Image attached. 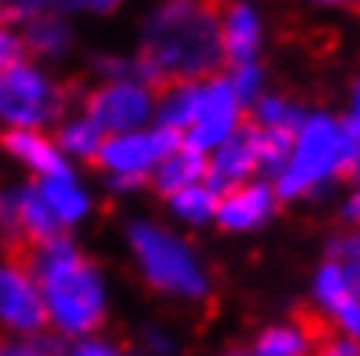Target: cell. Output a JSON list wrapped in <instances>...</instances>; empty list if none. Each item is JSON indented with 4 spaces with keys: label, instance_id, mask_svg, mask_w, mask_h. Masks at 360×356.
Masks as SVG:
<instances>
[{
    "label": "cell",
    "instance_id": "6da1fadb",
    "mask_svg": "<svg viewBox=\"0 0 360 356\" xmlns=\"http://www.w3.org/2000/svg\"><path fill=\"white\" fill-rule=\"evenodd\" d=\"M225 0H163L142 25L135 73L149 90L212 80L225 66L222 55Z\"/></svg>",
    "mask_w": 360,
    "mask_h": 356
},
{
    "label": "cell",
    "instance_id": "7a4b0ae2",
    "mask_svg": "<svg viewBox=\"0 0 360 356\" xmlns=\"http://www.w3.org/2000/svg\"><path fill=\"white\" fill-rule=\"evenodd\" d=\"M32 273L49 308V322L63 336H90L104 325V284L97 267L66 239L42 246L32 260Z\"/></svg>",
    "mask_w": 360,
    "mask_h": 356
},
{
    "label": "cell",
    "instance_id": "3957f363",
    "mask_svg": "<svg viewBox=\"0 0 360 356\" xmlns=\"http://www.w3.org/2000/svg\"><path fill=\"white\" fill-rule=\"evenodd\" d=\"M347 159H350V135L343 128V118L329 114H305V121L295 132L291 156L284 170L274 177L277 197H309L322 190L326 183L347 177Z\"/></svg>",
    "mask_w": 360,
    "mask_h": 356
},
{
    "label": "cell",
    "instance_id": "277c9868",
    "mask_svg": "<svg viewBox=\"0 0 360 356\" xmlns=\"http://www.w3.org/2000/svg\"><path fill=\"white\" fill-rule=\"evenodd\" d=\"M129 239H132L135 260L142 263L149 287L167 291V294H184V298H205L208 291L205 273L180 239H174L170 232L156 225H135Z\"/></svg>",
    "mask_w": 360,
    "mask_h": 356
},
{
    "label": "cell",
    "instance_id": "5b68a950",
    "mask_svg": "<svg viewBox=\"0 0 360 356\" xmlns=\"http://www.w3.org/2000/svg\"><path fill=\"white\" fill-rule=\"evenodd\" d=\"M70 104V90L56 87L39 70L25 62L11 66L0 77V118L21 128H39L45 121H56Z\"/></svg>",
    "mask_w": 360,
    "mask_h": 356
},
{
    "label": "cell",
    "instance_id": "8992f818",
    "mask_svg": "<svg viewBox=\"0 0 360 356\" xmlns=\"http://www.w3.org/2000/svg\"><path fill=\"white\" fill-rule=\"evenodd\" d=\"M0 325L21 336H42L52 325L32 267L7 253H0Z\"/></svg>",
    "mask_w": 360,
    "mask_h": 356
},
{
    "label": "cell",
    "instance_id": "52a82bcc",
    "mask_svg": "<svg viewBox=\"0 0 360 356\" xmlns=\"http://www.w3.org/2000/svg\"><path fill=\"white\" fill-rule=\"evenodd\" d=\"M184 142V132L177 128H156V132H122L108 135L94 156V166L115 173V177H142L149 180V170H156V163L163 156H170Z\"/></svg>",
    "mask_w": 360,
    "mask_h": 356
},
{
    "label": "cell",
    "instance_id": "ba28073f",
    "mask_svg": "<svg viewBox=\"0 0 360 356\" xmlns=\"http://www.w3.org/2000/svg\"><path fill=\"white\" fill-rule=\"evenodd\" d=\"M153 107V90L142 80H111L104 87L87 90L84 111L104 135L135 132Z\"/></svg>",
    "mask_w": 360,
    "mask_h": 356
},
{
    "label": "cell",
    "instance_id": "9c48e42d",
    "mask_svg": "<svg viewBox=\"0 0 360 356\" xmlns=\"http://www.w3.org/2000/svg\"><path fill=\"white\" fill-rule=\"evenodd\" d=\"M312 298H315V312L322 315L333 329L360 339V291L350 284L347 270L340 267L336 260H326L322 267L315 270Z\"/></svg>",
    "mask_w": 360,
    "mask_h": 356
},
{
    "label": "cell",
    "instance_id": "30bf717a",
    "mask_svg": "<svg viewBox=\"0 0 360 356\" xmlns=\"http://www.w3.org/2000/svg\"><path fill=\"white\" fill-rule=\"evenodd\" d=\"M277 190L274 183H236L219 194V208H215V218L225 232H250L257 225H264L277 211Z\"/></svg>",
    "mask_w": 360,
    "mask_h": 356
},
{
    "label": "cell",
    "instance_id": "8fae6325",
    "mask_svg": "<svg viewBox=\"0 0 360 356\" xmlns=\"http://www.w3.org/2000/svg\"><path fill=\"white\" fill-rule=\"evenodd\" d=\"M333 329L315 308H298L291 315V322H281V325H270L260 332L253 356H312L315 339Z\"/></svg>",
    "mask_w": 360,
    "mask_h": 356
},
{
    "label": "cell",
    "instance_id": "7c38bea8",
    "mask_svg": "<svg viewBox=\"0 0 360 356\" xmlns=\"http://www.w3.org/2000/svg\"><path fill=\"white\" fill-rule=\"evenodd\" d=\"M239 118H243V104H239L232 84H229V80H215V84H208L201 114H198V121L187 128L184 138L194 142V145H201V149H205V145H215V142H222L225 135L239 125Z\"/></svg>",
    "mask_w": 360,
    "mask_h": 356
},
{
    "label": "cell",
    "instance_id": "4fadbf2b",
    "mask_svg": "<svg viewBox=\"0 0 360 356\" xmlns=\"http://www.w3.org/2000/svg\"><path fill=\"white\" fill-rule=\"evenodd\" d=\"M260 48V18L250 4L243 0H225L222 11V55L225 66H246L257 62Z\"/></svg>",
    "mask_w": 360,
    "mask_h": 356
},
{
    "label": "cell",
    "instance_id": "5bb4252c",
    "mask_svg": "<svg viewBox=\"0 0 360 356\" xmlns=\"http://www.w3.org/2000/svg\"><path fill=\"white\" fill-rule=\"evenodd\" d=\"M0 149L7 156H14L18 163H25L32 173L39 177H66V159L59 156V149L39 135V128H21V125H11L7 132L0 135Z\"/></svg>",
    "mask_w": 360,
    "mask_h": 356
},
{
    "label": "cell",
    "instance_id": "9a60e30c",
    "mask_svg": "<svg viewBox=\"0 0 360 356\" xmlns=\"http://www.w3.org/2000/svg\"><path fill=\"white\" fill-rule=\"evenodd\" d=\"M205 177H208V156H205V149L184 138L170 156H163V159L156 163L153 190L170 201L177 190L191 187V183H201Z\"/></svg>",
    "mask_w": 360,
    "mask_h": 356
},
{
    "label": "cell",
    "instance_id": "2e32d148",
    "mask_svg": "<svg viewBox=\"0 0 360 356\" xmlns=\"http://www.w3.org/2000/svg\"><path fill=\"white\" fill-rule=\"evenodd\" d=\"M208 84L205 80H187V84H174L163 90V104H160V125L163 128H177L187 135V128L198 121L201 104H205Z\"/></svg>",
    "mask_w": 360,
    "mask_h": 356
},
{
    "label": "cell",
    "instance_id": "e0dca14e",
    "mask_svg": "<svg viewBox=\"0 0 360 356\" xmlns=\"http://www.w3.org/2000/svg\"><path fill=\"white\" fill-rule=\"evenodd\" d=\"M25 32H21V42L28 55H56L70 45V32L66 25L59 21V14H49V7L32 14L28 21H21Z\"/></svg>",
    "mask_w": 360,
    "mask_h": 356
},
{
    "label": "cell",
    "instance_id": "ac0fdd59",
    "mask_svg": "<svg viewBox=\"0 0 360 356\" xmlns=\"http://www.w3.org/2000/svg\"><path fill=\"white\" fill-rule=\"evenodd\" d=\"M39 194H42V201L49 204V211L59 218L63 225L77 222L84 211H87V197H84V190L66 177H42L39 180Z\"/></svg>",
    "mask_w": 360,
    "mask_h": 356
},
{
    "label": "cell",
    "instance_id": "d6986e66",
    "mask_svg": "<svg viewBox=\"0 0 360 356\" xmlns=\"http://www.w3.org/2000/svg\"><path fill=\"white\" fill-rule=\"evenodd\" d=\"M170 204H174V211H177L180 218H187V222H205V218H212L215 208H219V190H215L208 180H201V183H191V187L177 190V194L170 197Z\"/></svg>",
    "mask_w": 360,
    "mask_h": 356
},
{
    "label": "cell",
    "instance_id": "ffe728a7",
    "mask_svg": "<svg viewBox=\"0 0 360 356\" xmlns=\"http://www.w3.org/2000/svg\"><path fill=\"white\" fill-rule=\"evenodd\" d=\"M104 138H108V135L101 132L90 118H84V121H70V125L59 128V145L70 149L73 156H80L84 163H94V156H97V149H101Z\"/></svg>",
    "mask_w": 360,
    "mask_h": 356
},
{
    "label": "cell",
    "instance_id": "44dd1931",
    "mask_svg": "<svg viewBox=\"0 0 360 356\" xmlns=\"http://www.w3.org/2000/svg\"><path fill=\"white\" fill-rule=\"evenodd\" d=\"M329 260H336L340 267L347 270L350 284L360 291V225H350L343 235L333 239V246H329Z\"/></svg>",
    "mask_w": 360,
    "mask_h": 356
},
{
    "label": "cell",
    "instance_id": "7402d4cb",
    "mask_svg": "<svg viewBox=\"0 0 360 356\" xmlns=\"http://www.w3.org/2000/svg\"><path fill=\"white\" fill-rule=\"evenodd\" d=\"M0 356H56V343L42 336H25V339H11L7 332H0Z\"/></svg>",
    "mask_w": 360,
    "mask_h": 356
},
{
    "label": "cell",
    "instance_id": "603a6c76",
    "mask_svg": "<svg viewBox=\"0 0 360 356\" xmlns=\"http://www.w3.org/2000/svg\"><path fill=\"white\" fill-rule=\"evenodd\" d=\"M312 356H360V339L340 332V329H326V332L315 339Z\"/></svg>",
    "mask_w": 360,
    "mask_h": 356
},
{
    "label": "cell",
    "instance_id": "cb8c5ba5",
    "mask_svg": "<svg viewBox=\"0 0 360 356\" xmlns=\"http://www.w3.org/2000/svg\"><path fill=\"white\" fill-rule=\"evenodd\" d=\"M28 59V52H25V42H21V35H14L7 25H0V77L11 70V66H18V62H25Z\"/></svg>",
    "mask_w": 360,
    "mask_h": 356
},
{
    "label": "cell",
    "instance_id": "d4e9b609",
    "mask_svg": "<svg viewBox=\"0 0 360 356\" xmlns=\"http://www.w3.org/2000/svg\"><path fill=\"white\" fill-rule=\"evenodd\" d=\"M49 7V0H0V25H21Z\"/></svg>",
    "mask_w": 360,
    "mask_h": 356
},
{
    "label": "cell",
    "instance_id": "484cf974",
    "mask_svg": "<svg viewBox=\"0 0 360 356\" xmlns=\"http://www.w3.org/2000/svg\"><path fill=\"white\" fill-rule=\"evenodd\" d=\"M122 0H49L56 11H87V14H111Z\"/></svg>",
    "mask_w": 360,
    "mask_h": 356
},
{
    "label": "cell",
    "instance_id": "4316f807",
    "mask_svg": "<svg viewBox=\"0 0 360 356\" xmlns=\"http://www.w3.org/2000/svg\"><path fill=\"white\" fill-rule=\"evenodd\" d=\"M343 222L360 225V180L354 183V194H350V197H347V204H343Z\"/></svg>",
    "mask_w": 360,
    "mask_h": 356
},
{
    "label": "cell",
    "instance_id": "83f0119b",
    "mask_svg": "<svg viewBox=\"0 0 360 356\" xmlns=\"http://www.w3.org/2000/svg\"><path fill=\"white\" fill-rule=\"evenodd\" d=\"M70 356H118V353L108 350V346H101V343H84V346H77Z\"/></svg>",
    "mask_w": 360,
    "mask_h": 356
},
{
    "label": "cell",
    "instance_id": "f1b7e54d",
    "mask_svg": "<svg viewBox=\"0 0 360 356\" xmlns=\"http://www.w3.org/2000/svg\"><path fill=\"white\" fill-rule=\"evenodd\" d=\"M343 121H350L354 128H360V84L354 87V100H350V114H347Z\"/></svg>",
    "mask_w": 360,
    "mask_h": 356
},
{
    "label": "cell",
    "instance_id": "f546056e",
    "mask_svg": "<svg viewBox=\"0 0 360 356\" xmlns=\"http://www.w3.org/2000/svg\"><path fill=\"white\" fill-rule=\"evenodd\" d=\"M309 4H322V7H340V4H350V0H309Z\"/></svg>",
    "mask_w": 360,
    "mask_h": 356
},
{
    "label": "cell",
    "instance_id": "4dcf8cb0",
    "mask_svg": "<svg viewBox=\"0 0 360 356\" xmlns=\"http://www.w3.org/2000/svg\"><path fill=\"white\" fill-rule=\"evenodd\" d=\"M357 4H360V0H357Z\"/></svg>",
    "mask_w": 360,
    "mask_h": 356
}]
</instances>
